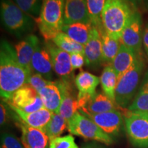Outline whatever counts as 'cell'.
Returning <instances> with one entry per match:
<instances>
[{
	"label": "cell",
	"instance_id": "1",
	"mask_svg": "<svg viewBox=\"0 0 148 148\" xmlns=\"http://www.w3.org/2000/svg\"><path fill=\"white\" fill-rule=\"evenodd\" d=\"M32 72L18 62L14 47L1 40L0 46V95L3 100L10 101L17 90L27 84Z\"/></svg>",
	"mask_w": 148,
	"mask_h": 148
},
{
	"label": "cell",
	"instance_id": "2",
	"mask_svg": "<svg viewBox=\"0 0 148 148\" xmlns=\"http://www.w3.org/2000/svg\"><path fill=\"white\" fill-rule=\"evenodd\" d=\"M136 14L126 0H106L101 16L103 29L112 38L120 40L123 29Z\"/></svg>",
	"mask_w": 148,
	"mask_h": 148
},
{
	"label": "cell",
	"instance_id": "3",
	"mask_svg": "<svg viewBox=\"0 0 148 148\" xmlns=\"http://www.w3.org/2000/svg\"><path fill=\"white\" fill-rule=\"evenodd\" d=\"M65 0H42L36 23L45 41L52 40L62 32Z\"/></svg>",
	"mask_w": 148,
	"mask_h": 148
},
{
	"label": "cell",
	"instance_id": "4",
	"mask_svg": "<svg viewBox=\"0 0 148 148\" xmlns=\"http://www.w3.org/2000/svg\"><path fill=\"white\" fill-rule=\"evenodd\" d=\"M1 19L7 30L16 36L26 34L33 27L31 16L11 0H1Z\"/></svg>",
	"mask_w": 148,
	"mask_h": 148
},
{
	"label": "cell",
	"instance_id": "5",
	"mask_svg": "<svg viewBox=\"0 0 148 148\" xmlns=\"http://www.w3.org/2000/svg\"><path fill=\"white\" fill-rule=\"evenodd\" d=\"M143 67V61L137 57L131 69L118 78L115 101L119 108H125L134 96L139 84Z\"/></svg>",
	"mask_w": 148,
	"mask_h": 148
},
{
	"label": "cell",
	"instance_id": "6",
	"mask_svg": "<svg viewBox=\"0 0 148 148\" xmlns=\"http://www.w3.org/2000/svg\"><path fill=\"white\" fill-rule=\"evenodd\" d=\"M68 130L71 134L86 139L94 140L110 145L112 143V138L96 125L88 116L80 111L74 114L67 123Z\"/></svg>",
	"mask_w": 148,
	"mask_h": 148
},
{
	"label": "cell",
	"instance_id": "7",
	"mask_svg": "<svg viewBox=\"0 0 148 148\" xmlns=\"http://www.w3.org/2000/svg\"><path fill=\"white\" fill-rule=\"evenodd\" d=\"M125 129L131 143L138 148H148V114L123 109Z\"/></svg>",
	"mask_w": 148,
	"mask_h": 148
},
{
	"label": "cell",
	"instance_id": "8",
	"mask_svg": "<svg viewBox=\"0 0 148 148\" xmlns=\"http://www.w3.org/2000/svg\"><path fill=\"white\" fill-rule=\"evenodd\" d=\"M7 103L27 113L36 112L44 108L38 92L27 84L19 88L14 94L10 101Z\"/></svg>",
	"mask_w": 148,
	"mask_h": 148
},
{
	"label": "cell",
	"instance_id": "9",
	"mask_svg": "<svg viewBox=\"0 0 148 148\" xmlns=\"http://www.w3.org/2000/svg\"><path fill=\"white\" fill-rule=\"evenodd\" d=\"M100 82V78L87 71H82L75 77V84L77 92V101L79 110L87 104L96 94V88Z\"/></svg>",
	"mask_w": 148,
	"mask_h": 148
},
{
	"label": "cell",
	"instance_id": "10",
	"mask_svg": "<svg viewBox=\"0 0 148 148\" xmlns=\"http://www.w3.org/2000/svg\"><path fill=\"white\" fill-rule=\"evenodd\" d=\"M46 43L50 53L53 71L61 77L62 80L71 82V77L73 69L70 53L61 49L53 42L46 41Z\"/></svg>",
	"mask_w": 148,
	"mask_h": 148
},
{
	"label": "cell",
	"instance_id": "11",
	"mask_svg": "<svg viewBox=\"0 0 148 148\" xmlns=\"http://www.w3.org/2000/svg\"><path fill=\"white\" fill-rule=\"evenodd\" d=\"M57 84L62 94V101L58 113L63 116L68 123L74 114L79 110L77 95H75V90H73L71 82H66L60 79V81H57Z\"/></svg>",
	"mask_w": 148,
	"mask_h": 148
},
{
	"label": "cell",
	"instance_id": "12",
	"mask_svg": "<svg viewBox=\"0 0 148 148\" xmlns=\"http://www.w3.org/2000/svg\"><path fill=\"white\" fill-rule=\"evenodd\" d=\"M84 115L88 116L103 132L110 136L117 134L123 124L121 112L118 110L99 114H88Z\"/></svg>",
	"mask_w": 148,
	"mask_h": 148
},
{
	"label": "cell",
	"instance_id": "13",
	"mask_svg": "<svg viewBox=\"0 0 148 148\" xmlns=\"http://www.w3.org/2000/svg\"><path fill=\"white\" fill-rule=\"evenodd\" d=\"M64 25L75 23H91L86 0H65Z\"/></svg>",
	"mask_w": 148,
	"mask_h": 148
},
{
	"label": "cell",
	"instance_id": "14",
	"mask_svg": "<svg viewBox=\"0 0 148 148\" xmlns=\"http://www.w3.org/2000/svg\"><path fill=\"white\" fill-rule=\"evenodd\" d=\"M31 66L32 71L39 73L46 79L52 81L53 68L47 43L40 44L33 55Z\"/></svg>",
	"mask_w": 148,
	"mask_h": 148
},
{
	"label": "cell",
	"instance_id": "15",
	"mask_svg": "<svg viewBox=\"0 0 148 148\" xmlns=\"http://www.w3.org/2000/svg\"><path fill=\"white\" fill-rule=\"evenodd\" d=\"M120 42L137 53L141 47L143 42V36L141 33V21L139 14H136L132 21L123 29Z\"/></svg>",
	"mask_w": 148,
	"mask_h": 148
},
{
	"label": "cell",
	"instance_id": "16",
	"mask_svg": "<svg viewBox=\"0 0 148 148\" xmlns=\"http://www.w3.org/2000/svg\"><path fill=\"white\" fill-rule=\"evenodd\" d=\"M84 56L86 66L97 68L102 62L101 36L99 29L93 27L91 35L84 47Z\"/></svg>",
	"mask_w": 148,
	"mask_h": 148
},
{
	"label": "cell",
	"instance_id": "17",
	"mask_svg": "<svg viewBox=\"0 0 148 148\" xmlns=\"http://www.w3.org/2000/svg\"><path fill=\"white\" fill-rule=\"evenodd\" d=\"M40 44L39 38L36 35L28 34L14 45L19 63L31 72H32L31 62L33 55Z\"/></svg>",
	"mask_w": 148,
	"mask_h": 148
},
{
	"label": "cell",
	"instance_id": "18",
	"mask_svg": "<svg viewBox=\"0 0 148 148\" xmlns=\"http://www.w3.org/2000/svg\"><path fill=\"white\" fill-rule=\"evenodd\" d=\"M8 104L10 108L18 116L21 123L28 125L29 127L42 130L43 131L52 116L53 112L45 108L40 109L36 112L27 113V112H23V110L12 106L10 103H8Z\"/></svg>",
	"mask_w": 148,
	"mask_h": 148
},
{
	"label": "cell",
	"instance_id": "19",
	"mask_svg": "<svg viewBox=\"0 0 148 148\" xmlns=\"http://www.w3.org/2000/svg\"><path fill=\"white\" fill-rule=\"evenodd\" d=\"M21 142L25 148H49L50 140L42 130L34 128L20 123Z\"/></svg>",
	"mask_w": 148,
	"mask_h": 148
},
{
	"label": "cell",
	"instance_id": "20",
	"mask_svg": "<svg viewBox=\"0 0 148 148\" xmlns=\"http://www.w3.org/2000/svg\"><path fill=\"white\" fill-rule=\"evenodd\" d=\"M119 106L104 93H96L84 108L79 110L84 114H99L117 110Z\"/></svg>",
	"mask_w": 148,
	"mask_h": 148
},
{
	"label": "cell",
	"instance_id": "21",
	"mask_svg": "<svg viewBox=\"0 0 148 148\" xmlns=\"http://www.w3.org/2000/svg\"><path fill=\"white\" fill-rule=\"evenodd\" d=\"M38 95L41 98L44 108L53 113H58L62 94L57 82H51L38 92Z\"/></svg>",
	"mask_w": 148,
	"mask_h": 148
},
{
	"label": "cell",
	"instance_id": "22",
	"mask_svg": "<svg viewBox=\"0 0 148 148\" xmlns=\"http://www.w3.org/2000/svg\"><path fill=\"white\" fill-rule=\"evenodd\" d=\"M136 57V53L121 43L117 54L110 64L119 78L134 65Z\"/></svg>",
	"mask_w": 148,
	"mask_h": 148
},
{
	"label": "cell",
	"instance_id": "23",
	"mask_svg": "<svg viewBox=\"0 0 148 148\" xmlns=\"http://www.w3.org/2000/svg\"><path fill=\"white\" fill-rule=\"evenodd\" d=\"M93 26L91 23H75L64 25L62 32L65 33L72 39L82 45H85L89 40Z\"/></svg>",
	"mask_w": 148,
	"mask_h": 148
},
{
	"label": "cell",
	"instance_id": "24",
	"mask_svg": "<svg viewBox=\"0 0 148 148\" xmlns=\"http://www.w3.org/2000/svg\"><path fill=\"white\" fill-rule=\"evenodd\" d=\"M99 32L101 34L102 45V62L112 64L119 51L121 42L119 40L114 39L109 36L103 29L99 31Z\"/></svg>",
	"mask_w": 148,
	"mask_h": 148
},
{
	"label": "cell",
	"instance_id": "25",
	"mask_svg": "<svg viewBox=\"0 0 148 148\" xmlns=\"http://www.w3.org/2000/svg\"><path fill=\"white\" fill-rule=\"evenodd\" d=\"M117 81V75L112 66L107 65L105 66L100 77L101 88L103 93L114 101H115V90Z\"/></svg>",
	"mask_w": 148,
	"mask_h": 148
},
{
	"label": "cell",
	"instance_id": "26",
	"mask_svg": "<svg viewBox=\"0 0 148 148\" xmlns=\"http://www.w3.org/2000/svg\"><path fill=\"white\" fill-rule=\"evenodd\" d=\"M67 127V121L59 113L52 114L50 121L44 129L49 140L59 137Z\"/></svg>",
	"mask_w": 148,
	"mask_h": 148
},
{
	"label": "cell",
	"instance_id": "27",
	"mask_svg": "<svg viewBox=\"0 0 148 148\" xmlns=\"http://www.w3.org/2000/svg\"><path fill=\"white\" fill-rule=\"evenodd\" d=\"M53 43L69 53H80L84 55V46L72 39L65 33L61 32L52 40Z\"/></svg>",
	"mask_w": 148,
	"mask_h": 148
},
{
	"label": "cell",
	"instance_id": "28",
	"mask_svg": "<svg viewBox=\"0 0 148 148\" xmlns=\"http://www.w3.org/2000/svg\"><path fill=\"white\" fill-rule=\"evenodd\" d=\"M106 0H86L90 19L93 27L101 31L103 29L101 16Z\"/></svg>",
	"mask_w": 148,
	"mask_h": 148
},
{
	"label": "cell",
	"instance_id": "29",
	"mask_svg": "<svg viewBox=\"0 0 148 148\" xmlns=\"http://www.w3.org/2000/svg\"><path fill=\"white\" fill-rule=\"evenodd\" d=\"M127 109L148 114V78L145 79L137 95Z\"/></svg>",
	"mask_w": 148,
	"mask_h": 148
},
{
	"label": "cell",
	"instance_id": "30",
	"mask_svg": "<svg viewBox=\"0 0 148 148\" xmlns=\"http://www.w3.org/2000/svg\"><path fill=\"white\" fill-rule=\"evenodd\" d=\"M14 1L23 12L29 16L39 15L41 8L40 0H14Z\"/></svg>",
	"mask_w": 148,
	"mask_h": 148
},
{
	"label": "cell",
	"instance_id": "31",
	"mask_svg": "<svg viewBox=\"0 0 148 148\" xmlns=\"http://www.w3.org/2000/svg\"><path fill=\"white\" fill-rule=\"evenodd\" d=\"M49 148H79L71 134L59 136L50 140Z\"/></svg>",
	"mask_w": 148,
	"mask_h": 148
},
{
	"label": "cell",
	"instance_id": "32",
	"mask_svg": "<svg viewBox=\"0 0 148 148\" xmlns=\"http://www.w3.org/2000/svg\"><path fill=\"white\" fill-rule=\"evenodd\" d=\"M51 82L52 81L47 80L42 75L37 73H32L27 79V84L34 88L38 92Z\"/></svg>",
	"mask_w": 148,
	"mask_h": 148
},
{
	"label": "cell",
	"instance_id": "33",
	"mask_svg": "<svg viewBox=\"0 0 148 148\" xmlns=\"http://www.w3.org/2000/svg\"><path fill=\"white\" fill-rule=\"evenodd\" d=\"M1 148H25L22 142L10 134H3L1 136Z\"/></svg>",
	"mask_w": 148,
	"mask_h": 148
},
{
	"label": "cell",
	"instance_id": "34",
	"mask_svg": "<svg viewBox=\"0 0 148 148\" xmlns=\"http://www.w3.org/2000/svg\"><path fill=\"white\" fill-rule=\"evenodd\" d=\"M70 56H71V64L73 71L75 69H82L84 64H86L84 56L82 53H70Z\"/></svg>",
	"mask_w": 148,
	"mask_h": 148
},
{
	"label": "cell",
	"instance_id": "35",
	"mask_svg": "<svg viewBox=\"0 0 148 148\" xmlns=\"http://www.w3.org/2000/svg\"><path fill=\"white\" fill-rule=\"evenodd\" d=\"M6 116H7V111L6 108H5V105L1 102L0 105V123L1 125H2L4 124L5 121H6Z\"/></svg>",
	"mask_w": 148,
	"mask_h": 148
},
{
	"label": "cell",
	"instance_id": "36",
	"mask_svg": "<svg viewBox=\"0 0 148 148\" xmlns=\"http://www.w3.org/2000/svg\"><path fill=\"white\" fill-rule=\"evenodd\" d=\"M143 44L145 52L148 57V25L145 27L143 34Z\"/></svg>",
	"mask_w": 148,
	"mask_h": 148
},
{
	"label": "cell",
	"instance_id": "37",
	"mask_svg": "<svg viewBox=\"0 0 148 148\" xmlns=\"http://www.w3.org/2000/svg\"><path fill=\"white\" fill-rule=\"evenodd\" d=\"M82 148H103V147L95 143H90L83 146Z\"/></svg>",
	"mask_w": 148,
	"mask_h": 148
}]
</instances>
